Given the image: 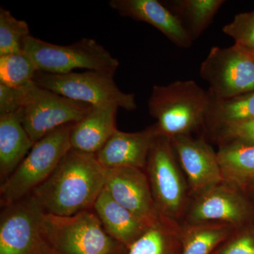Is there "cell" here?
<instances>
[{
    "label": "cell",
    "mask_w": 254,
    "mask_h": 254,
    "mask_svg": "<svg viewBox=\"0 0 254 254\" xmlns=\"http://www.w3.org/2000/svg\"><path fill=\"white\" fill-rule=\"evenodd\" d=\"M106 170L96 155L71 148L31 193L47 213L71 216L92 210L104 190Z\"/></svg>",
    "instance_id": "obj_1"
},
{
    "label": "cell",
    "mask_w": 254,
    "mask_h": 254,
    "mask_svg": "<svg viewBox=\"0 0 254 254\" xmlns=\"http://www.w3.org/2000/svg\"><path fill=\"white\" fill-rule=\"evenodd\" d=\"M209 103L208 91L195 81H177L153 86L148 110L158 134L171 139L204 127Z\"/></svg>",
    "instance_id": "obj_2"
},
{
    "label": "cell",
    "mask_w": 254,
    "mask_h": 254,
    "mask_svg": "<svg viewBox=\"0 0 254 254\" xmlns=\"http://www.w3.org/2000/svg\"><path fill=\"white\" fill-rule=\"evenodd\" d=\"M43 232L50 254H125L128 251L105 231L93 210L71 216L46 213Z\"/></svg>",
    "instance_id": "obj_3"
},
{
    "label": "cell",
    "mask_w": 254,
    "mask_h": 254,
    "mask_svg": "<svg viewBox=\"0 0 254 254\" xmlns=\"http://www.w3.org/2000/svg\"><path fill=\"white\" fill-rule=\"evenodd\" d=\"M75 123L57 128L36 142L24 160L0 187L2 208L31 194L55 171L71 149L70 136Z\"/></svg>",
    "instance_id": "obj_4"
},
{
    "label": "cell",
    "mask_w": 254,
    "mask_h": 254,
    "mask_svg": "<svg viewBox=\"0 0 254 254\" xmlns=\"http://www.w3.org/2000/svg\"><path fill=\"white\" fill-rule=\"evenodd\" d=\"M175 156L170 139L158 135L150 150L145 171L158 213L182 222L191 196Z\"/></svg>",
    "instance_id": "obj_5"
},
{
    "label": "cell",
    "mask_w": 254,
    "mask_h": 254,
    "mask_svg": "<svg viewBox=\"0 0 254 254\" xmlns=\"http://www.w3.org/2000/svg\"><path fill=\"white\" fill-rule=\"evenodd\" d=\"M115 71L88 70L84 72L55 74L37 71L33 81L38 86L91 106L115 104L132 111L136 109L133 93L119 88L114 80Z\"/></svg>",
    "instance_id": "obj_6"
},
{
    "label": "cell",
    "mask_w": 254,
    "mask_h": 254,
    "mask_svg": "<svg viewBox=\"0 0 254 254\" xmlns=\"http://www.w3.org/2000/svg\"><path fill=\"white\" fill-rule=\"evenodd\" d=\"M22 50L38 71L55 74L72 72L76 68L116 71L120 65L108 50L91 38L59 46L29 36L23 39Z\"/></svg>",
    "instance_id": "obj_7"
},
{
    "label": "cell",
    "mask_w": 254,
    "mask_h": 254,
    "mask_svg": "<svg viewBox=\"0 0 254 254\" xmlns=\"http://www.w3.org/2000/svg\"><path fill=\"white\" fill-rule=\"evenodd\" d=\"M22 88L23 126L34 143L60 127L77 123L93 108L39 86L33 81Z\"/></svg>",
    "instance_id": "obj_8"
},
{
    "label": "cell",
    "mask_w": 254,
    "mask_h": 254,
    "mask_svg": "<svg viewBox=\"0 0 254 254\" xmlns=\"http://www.w3.org/2000/svg\"><path fill=\"white\" fill-rule=\"evenodd\" d=\"M208 82L209 94L228 98L254 91V55L235 43L228 48L213 47L200 68Z\"/></svg>",
    "instance_id": "obj_9"
},
{
    "label": "cell",
    "mask_w": 254,
    "mask_h": 254,
    "mask_svg": "<svg viewBox=\"0 0 254 254\" xmlns=\"http://www.w3.org/2000/svg\"><path fill=\"white\" fill-rule=\"evenodd\" d=\"M44 209L30 194L3 208L0 254H50L43 232Z\"/></svg>",
    "instance_id": "obj_10"
},
{
    "label": "cell",
    "mask_w": 254,
    "mask_h": 254,
    "mask_svg": "<svg viewBox=\"0 0 254 254\" xmlns=\"http://www.w3.org/2000/svg\"><path fill=\"white\" fill-rule=\"evenodd\" d=\"M242 189L223 181L192 197L183 222H225L236 228L252 218Z\"/></svg>",
    "instance_id": "obj_11"
},
{
    "label": "cell",
    "mask_w": 254,
    "mask_h": 254,
    "mask_svg": "<svg viewBox=\"0 0 254 254\" xmlns=\"http://www.w3.org/2000/svg\"><path fill=\"white\" fill-rule=\"evenodd\" d=\"M105 170V189L112 198L150 227L156 223L160 215L155 208L145 170L132 168Z\"/></svg>",
    "instance_id": "obj_12"
},
{
    "label": "cell",
    "mask_w": 254,
    "mask_h": 254,
    "mask_svg": "<svg viewBox=\"0 0 254 254\" xmlns=\"http://www.w3.org/2000/svg\"><path fill=\"white\" fill-rule=\"evenodd\" d=\"M170 141L186 175L191 198L224 181L217 153L203 138L181 135Z\"/></svg>",
    "instance_id": "obj_13"
},
{
    "label": "cell",
    "mask_w": 254,
    "mask_h": 254,
    "mask_svg": "<svg viewBox=\"0 0 254 254\" xmlns=\"http://www.w3.org/2000/svg\"><path fill=\"white\" fill-rule=\"evenodd\" d=\"M158 135L155 124L140 131L116 130L96 153L97 159L107 170L132 168L145 170L150 150Z\"/></svg>",
    "instance_id": "obj_14"
},
{
    "label": "cell",
    "mask_w": 254,
    "mask_h": 254,
    "mask_svg": "<svg viewBox=\"0 0 254 254\" xmlns=\"http://www.w3.org/2000/svg\"><path fill=\"white\" fill-rule=\"evenodd\" d=\"M109 4L123 17L154 26L180 48L191 46L193 41L183 24L163 3L157 0H111Z\"/></svg>",
    "instance_id": "obj_15"
},
{
    "label": "cell",
    "mask_w": 254,
    "mask_h": 254,
    "mask_svg": "<svg viewBox=\"0 0 254 254\" xmlns=\"http://www.w3.org/2000/svg\"><path fill=\"white\" fill-rule=\"evenodd\" d=\"M119 108L115 104L93 107L89 113L73 125L70 136L71 148L96 155L118 130Z\"/></svg>",
    "instance_id": "obj_16"
},
{
    "label": "cell",
    "mask_w": 254,
    "mask_h": 254,
    "mask_svg": "<svg viewBox=\"0 0 254 254\" xmlns=\"http://www.w3.org/2000/svg\"><path fill=\"white\" fill-rule=\"evenodd\" d=\"M93 210L105 231L127 250L150 227L115 201L105 188L97 198Z\"/></svg>",
    "instance_id": "obj_17"
},
{
    "label": "cell",
    "mask_w": 254,
    "mask_h": 254,
    "mask_svg": "<svg viewBox=\"0 0 254 254\" xmlns=\"http://www.w3.org/2000/svg\"><path fill=\"white\" fill-rule=\"evenodd\" d=\"M23 126L22 109L0 116V178L11 175L34 145Z\"/></svg>",
    "instance_id": "obj_18"
},
{
    "label": "cell",
    "mask_w": 254,
    "mask_h": 254,
    "mask_svg": "<svg viewBox=\"0 0 254 254\" xmlns=\"http://www.w3.org/2000/svg\"><path fill=\"white\" fill-rule=\"evenodd\" d=\"M182 247V222L160 215L127 254H181Z\"/></svg>",
    "instance_id": "obj_19"
},
{
    "label": "cell",
    "mask_w": 254,
    "mask_h": 254,
    "mask_svg": "<svg viewBox=\"0 0 254 254\" xmlns=\"http://www.w3.org/2000/svg\"><path fill=\"white\" fill-rule=\"evenodd\" d=\"M235 230L225 222H182L181 254H213Z\"/></svg>",
    "instance_id": "obj_20"
},
{
    "label": "cell",
    "mask_w": 254,
    "mask_h": 254,
    "mask_svg": "<svg viewBox=\"0 0 254 254\" xmlns=\"http://www.w3.org/2000/svg\"><path fill=\"white\" fill-rule=\"evenodd\" d=\"M217 155L224 181L242 189L254 181V145L225 143Z\"/></svg>",
    "instance_id": "obj_21"
},
{
    "label": "cell",
    "mask_w": 254,
    "mask_h": 254,
    "mask_svg": "<svg viewBox=\"0 0 254 254\" xmlns=\"http://www.w3.org/2000/svg\"><path fill=\"white\" fill-rule=\"evenodd\" d=\"M223 0H173L163 3L180 20L192 41L213 21Z\"/></svg>",
    "instance_id": "obj_22"
},
{
    "label": "cell",
    "mask_w": 254,
    "mask_h": 254,
    "mask_svg": "<svg viewBox=\"0 0 254 254\" xmlns=\"http://www.w3.org/2000/svg\"><path fill=\"white\" fill-rule=\"evenodd\" d=\"M209 95L210 103L205 125H208L212 131L228 124L254 119V91L228 98Z\"/></svg>",
    "instance_id": "obj_23"
},
{
    "label": "cell",
    "mask_w": 254,
    "mask_h": 254,
    "mask_svg": "<svg viewBox=\"0 0 254 254\" xmlns=\"http://www.w3.org/2000/svg\"><path fill=\"white\" fill-rule=\"evenodd\" d=\"M38 71L36 64L23 50L0 55V83L20 88L33 81Z\"/></svg>",
    "instance_id": "obj_24"
},
{
    "label": "cell",
    "mask_w": 254,
    "mask_h": 254,
    "mask_svg": "<svg viewBox=\"0 0 254 254\" xmlns=\"http://www.w3.org/2000/svg\"><path fill=\"white\" fill-rule=\"evenodd\" d=\"M30 35L26 21L15 18L9 10L0 9V55L22 50L23 39Z\"/></svg>",
    "instance_id": "obj_25"
},
{
    "label": "cell",
    "mask_w": 254,
    "mask_h": 254,
    "mask_svg": "<svg viewBox=\"0 0 254 254\" xmlns=\"http://www.w3.org/2000/svg\"><path fill=\"white\" fill-rule=\"evenodd\" d=\"M222 31L233 38L236 44L254 53V10L237 14Z\"/></svg>",
    "instance_id": "obj_26"
},
{
    "label": "cell",
    "mask_w": 254,
    "mask_h": 254,
    "mask_svg": "<svg viewBox=\"0 0 254 254\" xmlns=\"http://www.w3.org/2000/svg\"><path fill=\"white\" fill-rule=\"evenodd\" d=\"M251 221L236 227L215 254H254V226Z\"/></svg>",
    "instance_id": "obj_27"
},
{
    "label": "cell",
    "mask_w": 254,
    "mask_h": 254,
    "mask_svg": "<svg viewBox=\"0 0 254 254\" xmlns=\"http://www.w3.org/2000/svg\"><path fill=\"white\" fill-rule=\"evenodd\" d=\"M213 131L222 144L242 143L254 145V119L223 125Z\"/></svg>",
    "instance_id": "obj_28"
},
{
    "label": "cell",
    "mask_w": 254,
    "mask_h": 254,
    "mask_svg": "<svg viewBox=\"0 0 254 254\" xmlns=\"http://www.w3.org/2000/svg\"><path fill=\"white\" fill-rule=\"evenodd\" d=\"M22 87L14 88L0 83V116L17 113L22 109Z\"/></svg>",
    "instance_id": "obj_29"
},
{
    "label": "cell",
    "mask_w": 254,
    "mask_h": 254,
    "mask_svg": "<svg viewBox=\"0 0 254 254\" xmlns=\"http://www.w3.org/2000/svg\"><path fill=\"white\" fill-rule=\"evenodd\" d=\"M252 188H253V190H254V185L253 187H252Z\"/></svg>",
    "instance_id": "obj_30"
},
{
    "label": "cell",
    "mask_w": 254,
    "mask_h": 254,
    "mask_svg": "<svg viewBox=\"0 0 254 254\" xmlns=\"http://www.w3.org/2000/svg\"><path fill=\"white\" fill-rule=\"evenodd\" d=\"M253 54H254V53H253Z\"/></svg>",
    "instance_id": "obj_31"
}]
</instances>
